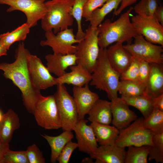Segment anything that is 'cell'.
Returning <instances> with one entry per match:
<instances>
[{
  "label": "cell",
  "instance_id": "cell-1",
  "mask_svg": "<svg viewBox=\"0 0 163 163\" xmlns=\"http://www.w3.org/2000/svg\"><path fill=\"white\" fill-rule=\"evenodd\" d=\"M30 53L23 43H20L16 50L14 61L0 63V70L3 72L4 76L20 89L24 105L29 113L33 114L42 95L34 85L30 72L28 56Z\"/></svg>",
  "mask_w": 163,
  "mask_h": 163
},
{
  "label": "cell",
  "instance_id": "cell-2",
  "mask_svg": "<svg viewBox=\"0 0 163 163\" xmlns=\"http://www.w3.org/2000/svg\"><path fill=\"white\" fill-rule=\"evenodd\" d=\"M133 9V7H130L115 21L112 22L107 19L98 26L100 48H107L114 42L130 41L138 35L129 18Z\"/></svg>",
  "mask_w": 163,
  "mask_h": 163
},
{
  "label": "cell",
  "instance_id": "cell-3",
  "mask_svg": "<svg viewBox=\"0 0 163 163\" xmlns=\"http://www.w3.org/2000/svg\"><path fill=\"white\" fill-rule=\"evenodd\" d=\"M120 75L111 66L108 61L106 48H100L95 66L91 73L90 85L104 91L108 97L113 101L118 97Z\"/></svg>",
  "mask_w": 163,
  "mask_h": 163
},
{
  "label": "cell",
  "instance_id": "cell-4",
  "mask_svg": "<svg viewBox=\"0 0 163 163\" xmlns=\"http://www.w3.org/2000/svg\"><path fill=\"white\" fill-rule=\"evenodd\" d=\"M74 0H50L45 2L46 12L41 19V27L45 31L56 34L73 25L71 11Z\"/></svg>",
  "mask_w": 163,
  "mask_h": 163
},
{
  "label": "cell",
  "instance_id": "cell-5",
  "mask_svg": "<svg viewBox=\"0 0 163 163\" xmlns=\"http://www.w3.org/2000/svg\"><path fill=\"white\" fill-rule=\"evenodd\" d=\"M84 38L78 43L75 53L76 64L81 65L92 73L96 65L99 54L97 27L90 26L86 30Z\"/></svg>",
  "mask_w": 163,
  "mask_h": 163
},
{
  "label": "cell",
  "instance_id": "cell-6",
  "mask_svg": "<svg viewBox=\"0 0 163 163\" xmlns=\"http://www.w3.org/2000/svg\"><path fill=\"white\" fill-rule=\"evenodd\" d=\"M144 118H137L127 127L120 131L115 145L126 148L130 146H153L154 133L143 125Z\"/></svg>",
  "mask_w": 163,
  "mask_h": 163
},
{
  "label": "cell",
  "instance_id": "cell-7",
  "mask_svg": "<svg viewBox=\"0 0 163 163\" xmlns=\"http://www.w3.org/2000/svg\"><path fill=\"white\" fill-rule=\"evenodd\" d=\"M55 97L63 131H73L78 119L77 107L73 97L68 93L64 84H58Z\"/></svg>",
  "mask_w": 163,
  "mask_h": 163
},
{
  "label": "cell",
  "instance_id": "cell-8",
  "mask_svg": "<svg viewBox=\"0 0 163 163\" xmlns=\"http://www.w3.org/2000/svg\"><path fill=\"white\" fill-rule=\"evenodd\" d=\"M33 114L38 125L45 129L61 128L60 117L53 95L46 96L42 95Z\"/></svg>",
  "mask_w": 163,
  "mask_h": 163
},
{
  "label": "cell",
  "instance_id": "cell-9",
  "mask_svg": "<svg viewBox=\"0 0 163 163\" xmlns=\"http://www.w3.org/2000/svg\"><path fill=\"white\" fill-rule=\"evenodd\" d=\"M134 38L133 43L123 45L132 56L150 63L163 64V46L147 41L141 35H137Z\"/></svg>",
  "mask_w": 163,
  "mask_h": 163
},
{
  "label": "cell",
  "instance_id": "cell-10",
  "mask_svg": "<svg viewBox=\"0 0 163 163\" xmlns=\"http://www.w3.org/2000/svg\"><path fill=\"white\" fill-rule=\"evenodd\" d=\"M45 35L46 39L41 41L40 45L50 47L56 54H74L77 47L74 44L81 41L76 38L73 29L69 28L56 34L52 31H45Z\"/></svg>",
  "mask_w": 163,
  "mask_h": 163
},
{
  "label": "cell",
  "instance_id": "cell-11",
  "mask_svg": "<svg viewBox=\"0 0 163 163\" xmlns=\"http://www.w3.org/2000/svg\"><path fill=\"white\" fill-rule=\"evenodd\" d=\"M46 0H0V4L9 6L6 11L11 12L18 10L23 12L27 17L26 23L30 27L36 26L37 21L45 14Z\"/></svg>",
  "mask_w": 163,
  "mask_h": 163
},
{
  "label": "cell",
  "instance_id": "cell-12",
  "mask_svg": "<svg viewBox=\"0 0 163 163\" xmlns=\"http://www.w3.org/2000/svg\"><path fill=\"white\" fill-rule=\"evenodd\" d=\"M131 22L138 35L144 37L147 41L163 46V25L154 15L146 16L137 14Z\"/></svg>",
  "mask_w": 163,
  "mask_h": 163
},
{
  "label": "cell",
  "instance_id": "cell-13",
  "mask_svg": "<svg viewBox=\"0 0 163 163\" xmlns=\"http://www.w3.org/2000/svg\"><path fill=\"white\" fill-rule=\"evenodd\" d=\"M28 63L33 83L37 89L45 90L57 85L56 78L51 75L47 67L36 55L30 53Z\"/></svg>",
  "mask_w": 163,
  "mask_h": 163
},
{
  "label": "cell",
  "instance_id": "cell-14",
  "mask_svg": "<svg viewBox=\"0 0 163 163\" xmlns=\"http://www.w3.org/2000/svg\"><path fill=\"white\" fill-rule=\"evenodd\" d=\"M88 122L85 119H78L73 130L75 134L78 150L92 158L98 146L93 129L87 124Z\"/></svg>",
  "mask_w": 163,
  "mask_h": 163
},
{
  "label": "cell",
  "instance_id": "cell-15",
  "mask_svg": "<svg viewBox=\"0 0 163 163\" xmlns=\"http://www.w3.org/2000/svg\"><path fill=\"white\" fill-rule=\"evenodd\" d=\"M111 101V123L120 131L127 127L137 118L136 114L121 97H118Z\"/></svg>",
  "mask_w": 163,
  "mask_h": 163
},
{
  "label": "cell",
  "instance_id": "cell-16",
  "mask_svg": "<svg viewBox=\"0 0 163 163\" xmlns=\"http://www.w3.org/2000/svg\"><path fill=\"white\" fill-rule=\"evenodd\" d=\"M72 91L79 119H85L95 102L99 98L98 94L91 91L88 84L82 87L74 86Z\"/></svg>",
  "mask_w": 163,
  "mask_h": 163
},
{
  "label": "cell",
  "instance_id": "cell-17",
  "mask_svg": "<svg viewBox=\"0 0 163 163\" xmlns=\"http://www.w3.org/2000/svg\"><path fill=\"white\" fill-rule=\"evenodd\" d=\"M123 42H116L106 48L107 58L112 67L120 75L130 65L132 56L123 47Z\"/></svg>",
  "mask_w": 163,
  "mask_h": 163
},
{
  "label": "cell",
  "instance_id": "cell-18",
  "mask_svg": "<svg viewBox=\"0 0 163 163\" xmlns=\"http://www.w3.org/2000/svg\"><path fill=\"white\" fill-rule=\"evenodd\" d=\"M71 71L56 78L58 84L72 85L82 87L88 84L91 79V73L83 66L76 64L69 67Z\"/></svg>",
  "mask_w": 163,
  "mask_h": 163
},
{
  "label": "cell",
  "instance_id": "cell-19",
  "mask_svg": "<svg viewBox=\"0 0 163 163\" xmlns=\"http://www.w3.org/2000/svg\"><path fill=\"white\" fill-rule=\"evenodd\" d=\"M46 67L51 73L59 77L66 72L69 67L76 64L75 54L61 55L50 54L45 57Z\"/></svg>",
  "mask_w": 163,
  "mask_h": 163
},
{
  "label": "cell",
  "instance_id": "cell-20",
  "mask_svg": "<svg viewBox=\"0 0 163 163\" xmlns=\"http://www.w3.org/2000/svg\"><path fill=\"white\" fill-rule=\"evenodd\" d=\"M125 148L115 144L98 146L92 159L96 163H124Z\"/></svg>",
  "mask_w": 163,
  "mask_h": 163
},
{
  "label": "cell",
  "instance_id": "cell-21",
  "mask_svg": "<svg viewBox=\"0 0 163 163\" xmlns=\"http://www.w3.org/2000/svg\"><path fill=\"white\" fill-rule=\"evenodd\" d=\"M145 85V93L154 98L163 94V64L152 63Z\"/></svg>",
  "mask_w": 163,
  "mask_h": 163
},
{
  "label": "cell",
  "instance_id": "cell-22",
  "mask_svg": "<svg viewBox=\"0 0 163 163\" xmlns=\"http://www.w3.org/2000/svg\"><path fill=\"white\" fill-rule=\"evenodd\" d=\"M20 126L18 115L10 108L3 114L0 122V139L3 142L9 144L12 138L14 132Z\"/></svg>",
  "mask_w": 163,
  "mask_h": 163
},
{
  "label": "cell",
  "instance_id": "cell-23",
  "mask_svg": "<svg viewBox=\"0 0 163 163\" xmlns=\"http://www.w3.org/2000/svg\"><path fill=\"white\" fill-rule=\"evenodd\" d=\"M111 104V101L99 98L88 114V120L91 122L110 125L112 120Z\"/></svg>",
  "mask_w": 163,
  "mask_h": 163
},
{
  "label": "cell",
  "instance_id": "cell-24",
  "mask_svg": "<svg viewBox=\"0 0 163 163\" xmlns=\"http://www.w3.org/2000/svg\"><path fill=\"white\" fill-rule=\"evenodd\" d=\"M90 126L94 133L97 141L100 145L115 144L120 130L114 126L95 122H91Z\"/></svg>",
  "mask_w": 163,
  "mask_h": 163
},
{
  "label": "cell",
  "instance_id": "cell-25",
  "mask_svg": "<svg viewBox=\"0 0 163 163\" xmlns=\"http://www.w3.org/2000/svg\"><path fill=\"white\" fill-rule=\"evenodd\" d=\"M63 131L61 134L56 136H51L45 134L41 135L46 140L50 147L51 163H56L63 148L67 143L71 141L74 137L72 131Z\"/></svg>",
  "mask_w": 163,
  "mask_h": 163
},
{
  "label": "cell",
  "instance_id": "cell-26",
  "mask_svg": "<svg viewBox=\"0 0 163 163\" xmlns=\"http://www.w3.org/2000/svg\"><path fill=\"white\" fill-rule=\"evenodd\" d=\"M121 98L129 106L138 109L142 114L144 119L147 118L154 108L153 98L145 93L133 96H121Z\"/></svg>",
  "mask_w": 163,
  "mask_h": 163
},
{
  "label": "cell",
  "instance_id": "cell-27",
  "mask_svg": "<svg viewBox=\"0 0 163 163\" xmlns=\"http://www.w3.org/2000/svg\"><path fill=\"white\" fill-rule=\"evenodd\" d=\"M122 0H107L100 8H97L92 13L88 21L90 26L97 27L105 17L113 10L115 11Z\"/></svg>",
  "mask_w": 163,
  "mask_h": 163
},
{
  "label": "cell",
  "instance_id": "cell-28",
  "mask_svg": "<svg viewBox=\"0 0 163 163\" xmlns=\"http://www.w3.org/2000/svg\"><path fill=\"white\" fill-rule=\"evenodd\" d=\"M30 28L26 22L24 23L10 32L0 35V41L8 50L15 42L24 40L30 32Z\"/></svg>",
  "mask_w": 163,
  "mask_h": 163
},
{
  "label": "cell",
  "instance_id": "cell-29",
  "mask_svg": "<svg viewBox=\"0 0 163 163\" xmlns=\"http://www.w3.org/2000/svg\"><path fill=\"white\" fill-rule=\"evenodd\" d=\"M149 146H130L126 151L124 163H147Z\"/></svg>",
  "mask_w": 163,
  "mask_h": 163
},
{
  "label": "cell",
  "instance_id": "cell-30",
  "mask_svg": "<svg viewBox=\"0 0 163 163\" xmlns=\"http://www.w3.org/2000/svg\"><path fill=\"white\" fill-rule=\"evenodd\" d=\"M145 85L138 81L121 80L118 92L121 96H133L145 93Z\"/></svg>",
  "mask_w": 163,
  "mask_h": 163
},
{
  "label": "cell",
  "instance_id": "cell-31",
  "mask_svg": "<svg viewBox=\"0 0 163 163\" xmlns=\"http://www.w3.org/2000/svg\"><path fill=\"white\" fill-rule=\"evenodd\" d=\"M143 125L154 133L163 132V111L154 108L148 116L144 118Z\"/></svg>",
  "mask_w": 163,
  "mask_h": 163
},
{
  "label": "cell",
  "instance_id": "cell-32",
  "mask_svg": "<svg viewBox=\"0 0 163 163\" xmlns=\"http://www.w3.org/2000/svg\"><path fill=\"white\" fill-rule=\"evenodd\" d=\"M87 1L74 0L71 11L72 15L77 23V30L75 36L76 38L79 40H82L85 35V32L83 31L82 28V19L84 6Z\"/></svg>",
  "mask_w": 163,
  "mask_h": 163
},
{
  "label": "cell",
  "instance_id": "cell-33",
  "mask_svg": "<svg viewBox=\"0 0 163 163\" xmlns=\"http://www.w3.org/2000/svg\"><path fill=\"white\" fill-rule=\"evenodd\" d=\"M153 145L149 146L148 159L154 160L156 163L163 162V132L154 133Z\"/></svg>",
  "mask_w": 163,
  "mask_h": 163
},
{
  "label": "cell",
  "instance_id": "cell-34",
  "mask_svg": "<svg viewBox=\"0 0 163 163\" xmlns=\"http://www.w3.org/2000/svg\"><path fill=\"white\" fill-rule=\"evenodd\" d=\"M159 0H141L133 8L137 14L146 16L154 15L159 5Z\"/></svg>",
  "mask_w": 163,
  "mask_h": 163
},
{
  "label": "cell",
  "instance_id": "cell-35",
  "mask_svg": "<svg viewBox=\"0 0 163 163\" xmlns=\"http://www.w3.org/2000/svg\"><path fill=\"white\" fill-rule=\"evenodd\" d=\"M3 163H29L26 151L8 149L5 155Z\"/></svg>",
  "mask_w": 163,
  "mask_h": 163
},
{
  "label": "cell",
  "instance_id": "cell-36",
  "mask_svg": "<svg viewBox=\"0 0 163 163\" xmlns=\"http://www.w3.org/2000/svg\"><path fill=\"white\" fill-rule=\"evenodd\" d=\"M139 76V60L132 56V60L130 65L126 70L120 75V79L121 80L138 81Z\"/></svg>",
  "mask_w": 163,
  "mask_h": 163
},
{
  "label": "cell",
  "instance_id": "cell-37",
  "mask_svg": "<svg viewBox=\"0 0 163 163\" xmlns=\"http://www.w3.org/2000/svg\"><path fill=\"white\" fill-rule=\"evenodd\" d=\"M26 151L29 163H45L43 152L35 144L29 146Z\"/></svg>",
  "mask_w": 163,
  "mask_h": 163
},
{
  "label": "cell",
  "instance_id": "cell-38",
  "mask_svg": "<svg viewBox=\"0 0 163 163\" xmlns=\"http://www.w3.org/2000/svg\"><path fill=\"white\" fill-rule=\"evenodd\" d=\"M78 147L76 142L71 141L67 143L61 151L57 161L59 163H68L73 152Z\"/></svg>",
  "mask_w": 163,
  "mask_h": 163
},
{
  "label": "cell",
  "instance_id": "cell-39",
  "mask_svg": "<svg viewBox=\"0 0 163 163\" xmlns=\"http://www.w3.org/2000/svg\"><path fill=\"white\" fill-rule=\"evenodd\" d=\"M107 0H88L84 6L83 18L88 21L92 13L95 9L102 6Z\"/></svg>",
  "mask_w": 163,
  "mask_h": 163
},
{
  "label": "cell",
  "instance_id": "cell-40",
  "mask_svg": "<svg viewBox=\"0 0 163 163\" xmlns=\"http://www.w3.org/2000/svg\"><path fill=\"white\" fill-rule=\"evenodd\" d=\"M138 60L139 62L138 81L145 85L150 72V64L145 61Z\"/></svg>",
  "mask_w": 163,
  "mask_h": 163
},
{
  "label": "cell",
  "instance_id": "cell-41",
  "mask_svg": "<svg viewBox=\"0 0 163 163\" xmlns=\"http://www.w3.org/2000/svg\"><path fill=\"white\" fill-rule=\"evenodd\" d=\"M138 0H122L120 6L114 11V14L117 16L119 15L126 8L136 2Z\"/></svg>",
  "mask_w": 163,
  "mask_h": 163
},
{
  "label": "cell",
  "instance_id": "cell-42",
  "mask_svg": "<svg viewBox=\"0 0 163 163\" xmlns=\"http://www.w3.org/2000/svg\"><path fill=\"white\" fill-rule=\"evenodd\" d=\"M154 108L163 111V94L153 98Z\"/></svg>",
  "mask_w": 163,
  "mask_h": 163
},
{
  "label": "cell",
  "instance_id": "cell-43",
  "mask_svg": "<svg viewBox=\"0 0 163 163\" xmlns=\"http://www.w3.org/2000/svg\"><path fill=\"white\" fill-rule=\"evenodd\" d=\"M9 148V144L2 142L0 139V163H3L5 154Z\"/></svg>",
  "mask_w": 163,
  "mask_h": 163
},
{
  "label": "cell",
  "instance_id": "cell-44",
  "mask_svg": "<svg viewBox=\"0 0 163 163\" xmlns=\"http://www.w3.org/2000/svg\"><path fill=\"white\" fill-rule=\"evenodd\" d=\"M154 15L159 23L163 25V6L162 5H160L158 7Z\"/></svg>",
  "mask_w": 163,
  "mask_h": 163
},
{
  "label": "cell",
  "instance_id": "cell-45",
  "mask_svg": "<svg viewBox=\"0 0 163 163\" xmlns=\"http://www.w3.org/2000/svg\"><path fill=\"white\" fill-rule=\"evenodd\" d=\"M7 50H8L0 41V57L2 56L7 55Z\"/></svg>",
  "mask_w": 163,
  "mask_h": 163
},
{
  "label": "cell",
  "instance_id": "cell-46",
  "mask_svg": "<svg viewBox=\"0 0 163 163\" xmlns=\"http://www.w3.org/2000/svg\"><path fill=\"white\" fill-rule=\"evenodd\" d=\"M91 158H86L84 159H83L82 161L84 162H89V163H92L93 162V161L92 159H91Z\"/></svg>",
  "mask_w": 163,
  "mask_h": 163
},
{
  "label": "cell",
  "instance_id": "cell-47",
  "mask_svg": "<svg viewBox=\"0 0 163 163\" xmlns=\"http://www.w3.org/2000/svg\"><path fill=\"white\" fill-rule=\"evenodd\" d=\"M3 114L2 111L0 110V122L1 121L3 118Z\"/></svg>",
  "mask_w": 163,
  "mask_h": 163
}]
</instances>
